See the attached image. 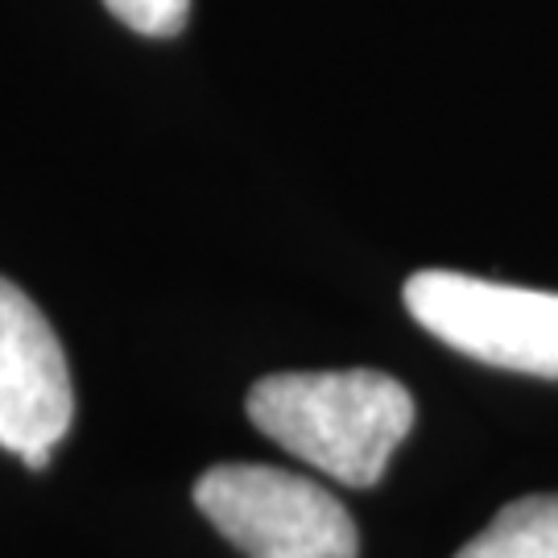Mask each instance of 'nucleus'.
<instances>
[{
  "instance_id": "nucleus-1",
  "label": "nucleus",
  "mask_w": 558,
  "mask_h": 558,
  "mask_svg": "<svg viewBox=\"0 0 558 558\" xmlns=\"http://www.w3.org/2000/svg\"><path fill=\"white\" fill-rule=\"evenodd\" d=\"M244 405L265 439L348 488H373L414 426L410 389L373 368L278 373L257 380Z\"/></svg>"
},
{
  "instance_id": "nucleus-2",
  "label": "nucleus",
  "mask_w": 558,
  "mask_h": 558,
  "mask_svg": "<svg viewBox=\"0 0 558 558\" xmlns=\"http://www.w3.org/2000/svg\"><path fill=\"white\" fill-rule=\"evenodd\" d=\"M199 513L244 558H356V521L323 484L265 463H220L195 480Z\"/></svg>"
},
{
  "instance_id": "nucleus-3",
  "label": "nucleus",
  "mask_w": 558,
  "mask_h": 558,
  "mask_svg": "<svg viewBox=\"0 0 558 558\" xmlns=\"http://www.w3.org/2000/svg\"><path fill=\"white\" fill-rule=\"evenodd\" d=\"M405 311L480 364L558 380V294L422 269L405 281Z\"/></svg>"
},
{
  "instance_id": "nucleus-4",
  "label": "nucleus",
  "mask_w": 558,
  "mask_h": 558,
  "mask_svg": "<svg viewBox=\"0 0 558 558\" xmlns=\"http://www.w3.org/2000/svg\"><path fill=\"white\" fill-rule=\"evenodd\" d=\"M75 418L71 368L34 299L0 278V447L41 472Z\"/></svg>"
},
{
  "instance_id": "nucleus-5",
  "label": "nucleus",
  "mask_w": 558,
  "mask_h": 558,
  "mask_svg": "<svg viewBox=\"0 0 558 558\" xmlns=\"http://www.w3.org/2000/svg\"><path fill=\"white\" fill-rule=\"evenodd\" d=\"M456 558H558V493L505 505Z\"/></svg>"
},
{
  "instance_id": "nucleus-6",
  "label": "nucleus",
  "mask_w": 558,
  "mask_h": 558,
  "mask_svg": "<svg viewBox=\"0 0 558 558\" xmlns=\"http://www.w3.org/2000/svg\"><path fill=\"white\" fill-rule=\"evenodd\" d=\"M108 13L145 38H174L191 17V0H104Z\"/></svg>"
}]
</instances>
